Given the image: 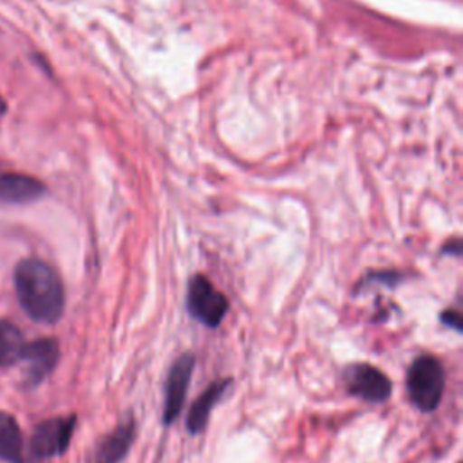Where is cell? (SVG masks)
<instances>
[{
    "label": "cell",
    "mask_w": 463,
    "mask_h": 463,
    "mask_svg": "<svg viewBox=\"0 0 463 463\" xmlns=\"http://www.w3.org/2000/svg\"><path fill=\"white\" fill-rule=\"evenodd\" d=\"M14 289L24 311L36 322L54 324L65 306L63 284L56 269L42 259L29 257L14 269Z\"/></svg>",
    "instance_id": "6da1fadb"
},
{
    "label": "cell",
    "mask_w": 463,
    "mask_h": 463,
    "mask_svg": "<svg viewBox=\"0 0 463 463\" xmlns=\"http://www.w3.org/2000/svg\"><path fill=\"white\" fill-rule=\"evenodd\" d=\"M445 367L432 354H420L407 369V394L411 403L421 412L438 409L445 391Z\"/></svg>",
    "instance_id": "7a4b0ae2"
},
{
    "label": "cell",
    "mask_w": 463,
    "mask_h": 463,
    "mask_svg": "<svg viewBox=\"0 0 463 463\" xmlns=\"http://www.w3.org/2000/svg\"><path fill=\"white\" fill-rule=\"evenodd\" d=\"M188 313L208 327H217L230 309L228 298L204 275H195L186 289Z\"/></svg>",
    "instance_id": "3957f363"
},
{
    "label": "cell",
    "mask_w": 463,
    "mask_h": 463,
    "mask_svg": "<svg viewBox=\"0 0 463 463\" xmlns=\"http://www.w3.org/2000/svg\"><path fill=\"white\" fill-rule=\"evenodd\" d=\"M342 376L347 392L367 403H383L392 392V382L387 374L365 362L347 365Z\"/></svg>",
    "instance_id": "277c9868"
},
{
    "label": "cell",
    "mask_w": 463,
    "mask_h": 463,
    "mask_svg": "<svg viewBox=\"0 0 463 463\" xmlns=\"http://www.w3.org/2000/svg\"><path fill=\"white\" fill-rule=\"evenodd\" d=\"M74 427L76 416H60L42 421L29 439L31 456L36 459H49L63 454L72 439Z\"/></svg>",
    "instance_id": "5b68a950"
},
{
    "label": "cell",
    "mask_w": 463,
    "mask_h": 463,
    "mask_svg": "<svg viewBox=\"0 0 463 463\" xmlns=\"http://www.w3.org/2000/svg\"><path fill=\"white\" fill-rule=\"evenodd\" d=\"M195 367V356L194 353H183L179 354L166 374V382H165V405H163V423L165 425H172L183 407H184V400H186V391L192 380V373Z\"/></svg>",
    "instance_id": "8992f818"
},
{
    "label": "cell",
    "mask_w": 463,
    "mask_h": 463,
    "mask_svg": "<svg viewBox=\"0 0 463 463\" xmlns=\"http://www.w3.org/2000/svg\"><path fill=\"white\" fill-rule=\"evenodd\" d=\"M60 356L58 342L54 338H38L31 344H25L20 354L24 364V378L27 385H38L45 380L56 367Z\"/></svg>",
    "instance_id": "52a82bcc"
},
{
    "label": "cell",
    "mask_w": 463,
    "mask_h": 463,
    "mask_svg": "<svg viewBox=\"0 0 463 463\" xmlns=\"http://www.w3.org/2000/svg\"><path fill=\"white\" fill-rule=\"evenodd\" d=\"M134 438H136V421L130 416L98 443L92 463H119L130 450Z\"/></svg>",
    "instance_id": "ba28073f"
},
{
    "label": "cell",
    "mask_w": 463,
    "mask_h": 463,
    "mask_svg": "<svg viewBox=\"0 0 463 463\" xmlns=\"http://www.w3.org/2000/svg\"><path fill=\"white\" fill-rule=\"evenodd\" d=\"M230 383H232V378H221V380L212 382L203 391V394L192 403V407H190V411L186 414V430L192 436H197L199 432H203L206 429V423H208L212 409L217 405V402L226 392Z\"/></svg>",
    "instance_id": "9c48e42d"
},
{
    "label": "cell",
    "mask_w": 463,
    "mask_h": 463,
    "mask_svg": "<svg viewBox=\"0 0 463 463\" xmlns=\"http://www.w3.org/2000/svg\"><path fill=\"white\" fill-rule=\"evenodd\" d=\"M45 186L25 174H2L0 175V201L9 204H24L42 197Z\"/></svg>",
    "instance_id": "30bf717a"
},
{
    "label": "cell",
    "mask_w": 463,
    "mask_h": 463,
    "mask_svg": "<svg viewBox=\"0 0 463 463\" xmlns=\"http://www.w3.org/2000/svg\"><path fill=\"white\" fill-rule=\"evenodd\" d=\"M22 449V430L16 420L0 411V459L7 463H24Z\"/></svg>",
    "instance_id": "8fae6325"
},
{
    "label": "cell",
    "mask_w": 463,
    "mask_h": 463,
    "mask_svg": "<svg viewBox=\"0 0 463 463\" xmlns=\"http://www.w3.org/2000/svg\"><path fill=\"white\" fill-rule=\"evenodd\" d=\"M24 345L20 329L7 320H0V367L16 364Z\"/></svg>",
    "instance_id": "7c38bea8"
},
{
    "label": "cell",
    "mask_w": 463,
    "mask_h": 463,
    "mask_svg": "<svg viewBox=\"0 0 463 463\" xmlns=\"http://www.w3.org/2000/svg\"><path fill=\"white\" fill-rule=\"evenodd\" d=\"M439 320H441L445 326L452 327L454 331L461 333V315H459V311H456V309H445V311L441 313Z\"/></svg>",
    "instance_id": "4fadbf2b"
},
{
    "label": "cell",
    "mask_w": 463,
    "mask_h": 463,
    "mask_svg": "<svg viewBox=\"0 0 463 463\" xmlns=\"http://www.w3.org/2000/svg\"><path fill=\"white\" fill-rule=\"evenodd\" d=\"M5 112V101L2 99V96H0V114H4Z\"/></svg>",
    "instance_id": "5bb4252c"
}]
</instances>
